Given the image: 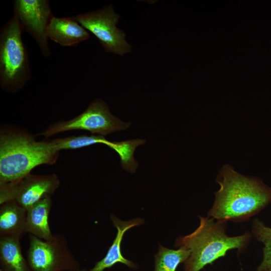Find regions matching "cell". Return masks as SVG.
Listing matches in <instances>:
<instances>
[{"mask_svg":"<svg viewBox=\"0 0 271 271\" xmlns=\"http://www.w3.org/2000/svg\"><path fill=\"white\" fill-rule=\"evenodd\" d=\"M216 182L220 188L207 216L234 223L249 220L271 203V187L257 177L240 174L229 165L219 171Z\"/></svg>","mask_w":271,"mask_h":271,"instance_id":"cell-1","label":"cell"},{"mask_svg":"<svg viewBox=\"0 0 271 271\" xmlns=\"http://www.w3.org/2000/svg\"><path fill=\"white\" fill-rule=\"evenodd\" d=\"M199 226L191 233L177 238L174 246H185L190 255L184 265V271H200L227 252L237 249V256L244 252L252 237L251 232L231 236L227 235V222L208 216H198Z\"/></svg>","mask_w":271,"mask_h":271,"instance_id":"cell-2","label":"cell"},{"mask_svg":"<svg viewBox=\"0 0 271 271\" xmlns=\"http://www.w3.org/2000/svg\"><path fill=\"white\" fill-rule=\"evenodd\" d=\"M59 152L50 141H37L22 129H3L0 133V185L17 181L36 167L54 164Z\"/></svg>","mask_w":271,"mask_h":271,"instance_id":"cell-3","label":"cell"},{"mask_svg":"<svg viewBox=\"0 0 271 271\" xmlns=\"http://www.w3.org/2000/svg\"><path fill=\"white\" fill-rule=\"evenodd\" d=\"M19 20L13 16L0 31V84L7 92L22 89L31 78L28 53Z\"/></svg>","mask_w":271,"mask_h":271,"instance_id":"cell-4","label":"cell"},{"mask_svg":"<svg viewBox=\"0 0 271 271\" xmlns=\"http://www.w3.org/2000/svg\"><path fill=\"white\" fill-rule=\"evenodd\" d=\"M27 260L31 271H76L80 268L65 237L61 234L54 235L49 240L30 234Z\"/></svg>","mask_w":271,"mask_h":271,"instance_id":"cell-5","label":"cell"},{"mask_svg":"<svg viewBox=\"0 0 271 271\" xmlns=\"http://www.w3.org/2000/svg\"><path fill=\"white\" fill-rule=\"evenodd\" d=\"M130 125L129 122H122L112 115L107 104L103 100L97 99L91 102L82 113L72 119L61 120L51 124L39 135L49 138L60 132L82 129L104 137L125 130Z\"/></svg>","mask_w":271,"mask_h":271,"instance_id":"cell-6","label":"cell"},{"mask_svg":"<svg viewBox=\"0 0 271 271\" xmlns=\"http://www.w3.org/2000/svg\"><path fill=\"white\" fill-rule=\"evenodd\" d=\"M75 18L96 37L106 52L122 56L130 51L131 46L125 41V34L116 26L119 16L115 13L111 5L78 15Z\"/></svg>","mask_w":271,"mask_h":271,"instance_id":"cell-7","label":"cell"},{"mask_svg":"<svg viewBox=\"0 0 271 271\" xmlns=\"http://www.w3.org/2000/svg\"><path fill=\"white\" fill-rule=\"evenodd\" d=\"M60 184L55 174L30 173L17 181L0 185V204L14 201L27 210L43 198L51 197Z\"/></svg>","mask_w":271,"mask_h":271,"instance_id":"cell-8","label":"cell"},{"mask_svg":"<svg viewBox=\"0 0 271 271\" xmlns=\"http://www.w3.org/2000/svg\"><path fill=\"white\" fill-rule=\"evenodd\" d=\"M14 13L18 17L23 31L27 32L38 44L42 55H51L46 35L53 15L47 0H16Z\"/></svg>","mask_w":271,"mask_h":271,"instance_id":"cell-9","label":"cell"},{"mask_svg":"<svg viewBox=\"0 0 271 271\" xmlns=\"http://www.w3.org/2000/svg\"><path fill=\"white\" fill-rule=\"evenodd\" d=\"M48 38L64 47L76 45L87 40L88 32L74 17L54 16L46 30Z\"/></svg>","mask_w":271,"mask_h":271,"instance_id":"cell-10","label":"cell"},{"mask_svg":"<svg viewBox=\"0 0 271 271\" xmlns=\"http://www.w3.org/2000/svg\"><path fill=\"white\" fill-rule=\"evenodd\" d=\"M110 218L113 225L117 229V233L111 245L105 256L97 261L95 265L88 271H104L117 263H123L131 268H136L137 265L132 261L124 257L121 251V243L123 235L129 229L142 225L144 219L137 218L128 221H122L111 214Z\"/></svg>","mask_w":271,"mask_h":271,"instance_id":"cell-11","label":"cell"},{"mask_svg":"<svg viewBox=\"0 0 271 271\" xmlns=\"http://www.w3.org/2000/svg\"><path fill=\"white\" fill-rule=\"evenodd\" d=\"M27 232L26 210L14 201L0 207V237L21 238Z\"/></svg>","mask_w":271,"mask_h":271,"instance_id":"cell-12","label":"cell"},{"mask_svg":"<svg viewBox=\"0 0 271 271\" xmlns=\"http://www.w3.org/2000/svg\"><path fill=\"white\" fill-rule=\"evenodd\" d=\"M52 206L51 197H46L26 210L27 232L44 240L53 238L48 218Z\"/></svg>","mask_w":271,"mask_h":271,"instance_id":"cell-13","label":"cell"},{"mask_svg":"<svg viewBox=\"0 0 271 271\" xmlns=\"http://www.w3.org/2000/svg\"><path fill=\"white\" fill-rule=\"evenodd\" d=\"M20 239L0 237V269L2 271H31L24 257Z\"/></svg>","mask_w":271,"mask_h":271,"instance_id":"cell-14","label":"cell"},{"mask_svg":"<svg viewBox=\"0 0 271 271\" xmlns=\"http://www.w3.org/2000/svg\"><path fill=\"white\" fill-rule=\"evenodd\" d=\"M190 255V250L185 246L172 249L160 244L155 255V271H176L178 266L185 263Z\"/></svg>","mask_w":271,"mask_h":271,"instance_id":"cell-15","label":"cell"},{"mask_svg":"<svg viewBox=\"0 0 271 271\" xmlns=\"http://www.w3.org/2000/svg\"><path fill=\"white\" fill-rule=\"evenodd\" d=\"M251 228L252 237L263 244L262 260L255 271H271V227L255 218Z\"/></svg>","mask_w":271,"mask_h":271,"instance_id":"cell-16","label":"cell"},{"mask_svg":"<svg viewBox=\"0 0 271 271\" xmlns=\"http://www.w3.org/2000/svg\"><path fill=\"white\" fill-rule=\"evenodd\" d=\"M50 142L53 148L58 152L61 150L80 149L96 144H104L109 147L111 143L102 136H88L85 134L58 138Z\"/></svg>","mask_w":271,"mask_h":271,"instance_id":"cell-17","label":"cell"},{"mask_svg":"<svg viewBox=\"0 0 271 271\" xmlns=\"http://www.w3.org/2000/svg\"><path fill=\"white\" fill-rule=\"evenodd\" d=\"M76 271H88L86 268H80L79 269L76 270Z\"/></svg>","mask_w":271,"mask_h":271,"instance_id":"cell-18","label":"cell"},{"mask_svg":"<svg viewBox=\"0 0 271 271\" xmlns=\"http://www.w3.org/2000/svg\"><path fill=\"white\" fill-rule=\"evenodd\" d=\"M0 271H2L1 269H0Z\"/></svg>","mask_w":271,"mask_h":271,"instance_id":"cell-19","label":"cell"}]
</instances>
